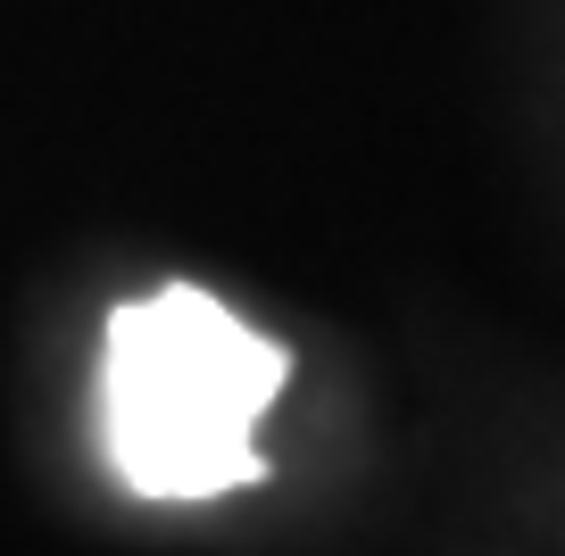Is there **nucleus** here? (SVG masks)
<instances>
[{
  "instance_id": "obj_1",
  "label": "nucleus",
  "mask_w": 565,
  "mask_h": 556,
  "mask_svg": "<svg viewBox=\"0 0 565 556\" xmlns=\"http://www.w3.org/2000/svg\"><path fill=\"white\" fill-rule=\"evenodd\" d=\"M282 391V349L249 332L225 299L150 291L108 316L100 349V440L125 490L200 506L258 482V424Z\"/></svg>"
}]
</instances>
